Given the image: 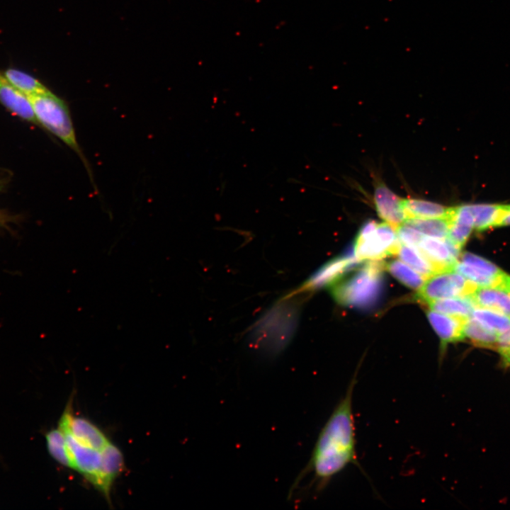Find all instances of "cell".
I'll return each mask as SVG.
<instances>
[{
	"label": "cell",
	"mask_w": 510,
	"mask_h": 510,
	"mask_svg": "<svg viewBox=\"0 0 510 510\" xmlns=\"http://www.w3.org/2000/svg\"><path fill=\"white\" fill-rule=\"evenodd\" d=\"M356 375L351 380L344 397L334 408L319 434L307 471L311 472L317 489L348 465L361 468L356 450L353 394Z\"/></svg>",
	"instance_id": "1"
},
{
	"label": "cell",
	"mask_w": 510,
	"mask_h": 510,
	"mask_svg": "<svg viewBox=\"0 0 510 510\" xmlns=\"http://www.w3.org/2000/svg\"><path fill=\"white\" fill-rule=\"evenodd\" d=\"M385 264L380 260H370L350 277L332 287V295L340 304L360 308L373 306L379 300L383 288L382 271Z\"/></svg>",
	"instance_id": "2"
},
{
	"label": "cell",
	"mask_w": 510,
	"mask_h": 510,
	"mask_svg": "<svg viewBox=\"0 0 510 510\" xmlns=\"http://www.w3.org/2000/svg\"><path fill=\"white\" fill-rule=\"evenodd\" d=\"M38 124L62 140L74 151L86 168L93 182V176L76 140L71 114L67 103L50 91L29 97Z\"/></svg>",
	"instance_id": "3"
},
{
	"label": "cell",
	"mask_w": 510,
	"mask_h": 510,
	"mask_svg": "<svg viewBox=\"0 0 510 510\" xmlns=\"http://www.w3.org/2000/svg\"><path fill=\"white\" fill-rule=\"evenodd\" d=\"M476 287L455 270H448L428 278L419 290L417 297L426 303L438 299L466 297Z\"/></svg>",
	"instance_id": "4"
},
{
	"label": "cell",
	"mask_w": 510,
	"mask_h": 510,
	"mask_svg": "<svg viewBox=\"0 0 510 510\" xmlns=\"http://www.w3.org/2000/svg\"><path fill=\"white\" fill-rule=\"evenodd\" d=\"M453 270L477 286L500 285L505 273L491 261L465 252L460 255Z\"/></svg>",
	"instance_id": "5"
},
{
	"label": "cell",
	"mask_w": 510,
	"mask_h": 510,
	"mask_svg": "<svg viewBox=\"0 0 510 510\" xmlns=\"http://www.w3.org/2000/svg\"><path fill=\"white\" fill-rule=\"evenodd\" d=\"M62 431L65 434L69 448L72 454L75 470L79 471L106 497L101 472V450L80 444L69 432L64 430Z\"/></svg>",
	"instance_id": "6"
},
{
	"label": "cell",
	"mask_w": 510,
	"mask_h": 510,
	"mask_svg": "<svg viewBox=\"0 0 510 510\" xmlns=\"http://www.w3.org/2000/svg\"><path fill=\"white\" fill-rule=\"evenodd\" d=\"M59 427L69 432L80 444L97 450H101L110 443L101 430L92 422L85 418L74 416L70 404L60 419Z\"/></svg>",
	"instance_id": "7"
},
{
	"label": "cell",
	"mask_w": 510,
	"mask_h": 510,
	"mask_svg": "<svg viewBox=\"0 0 510 510\" xmlns=\"http://www.w3.org/2000/svg\"><path fill=\"white\" fill-rule=\"evenodd\" d=\"M417 249L436 266L439 272L453 270L460 255V249L448 237L438 239L424 237Z\"/></svg>",
	"instance_id": "8"
},
{
	"label": "cell",
	"mask_w": 510,
	"mask_h": 510,
	"mask_svg": "<svg viewBox=\"0 0 510 510\" xmlns=\"http://www.w3.org/2000/svg\"><path fill=\"white\" fill-rule=\"evenodd\" d=\"M373 200L380 217L396 230L406 220L403 199L383 182L378 181L376 183Z\"/></svg>",
	"instance_id": "9"
},
{
	"label": "cell",
	"mask_w": 510,
	"mask_h": 510,
	"mask_svg": "<svg viewBox=\"0 0 510 510\" xmlns=\"http://www.w3.org/2000/svg\"><path fill=\"white\" fill-rule=\"evenodd\" d=\"M378 223L368 220L361 227L354 244L356 256L362 260H380L390 255L389 248L377 232Z\"/></svg>",
	"instance_id": "10"
},
{
	"label": "cell",
	"mask_w": 510,
	"mask_h": 510,
	"mask_svg": "<svg viewBox=\"0 0 510 510\" xmlns=\"http://www.w3.org/2000/svg\"><path fill=\"white\" fill-rule=\"evenodd\" d=\"M0 103L13 115L39 125L30 98L11 85L0 72Z\"/></svg>",
	"instance_id": "11"
},
{
	"label": "cell",
	"mask_w": 510,
	"mask_h": 510,
	"mask_svg": "<svg viewBox=\"0 0 510 510\" xmlns=\"http://www.w3.org/2000/svg\"><path fill=\"white\" fill-rule=\"evenodd\" d=\"M361 260L355 255L354 249H350L343 256L335 259L322 266L308 281L307 285L319 288L339 280L348 271L358 266Z\"/></svg>",
	"instance_id": "12"
},
{
	"label": "cell",
	"mask_w": 510,
	"mask_h": 510,
	"mask_svg": "<svg viewBox=\"0 0 510 510\" xmlns=\"http://www.w3.org/2000/svg\"><path fill=\"white\" fill-rule=\"evenodd\" d=\"M427 318L441 339V356L444 353L448 344L465 339L463 326L467 319L433 310L427 312Z\"/></svg>",
	"instance_id": "13"
},
{
	"label": "cell",
	"mask_w": 510,
	"mask_h": 510,
	"mask_svg": "<svg viewBox=\"0 0 510 510\" xmlns=\"http://www.w3.org/2000/svg\"><path fill=\"white\" fill-rule=\"evenodd\" d=\"M470 297L476 307L492 310L510 317V294L502 286H477Z\"/></svg>",
	"instance_id": "14"
},
{
	"label": "cell",
	"mask_w": 510,
	"mask_h": 510,
	"mask_svg": "<svg viewBox=\"0 0 510 510\" xmlns=\"http://www.w3.org/2000/svg\"><path fill=\"white\" fill-rule=\"evenodd\" d=\"M448 239L461 249L474 229V219L469 204L453 207Z\"/></svg>",
	"instance_id": "15"
},
{
	"label": "cell",
	"mask_w": 510,
	"mask_h": 510,
	"mask_svg": "<svg viewBox=\"0 0 510 510\" xmlns=\"http://www.w3.org/2000/svg\"><path fill=\"white\" fill-rule=\"evenodd\" d=\"M403 207L406 220L448 217L453 209V207L416 198L403 199Z\"/></svg>",
	"instance_id": "16"
},
{
	"label": "cell",
	"mask_w": 510,
	"mask_h": 510,
	"mask_svg": "<svg viewBox=\"0 0 510 510\" xmlns=\"http://www.w3.org/2000/svg\"><path fill=\"white\" fill-rule=\"evenodd\" d=\"M101 472L106 498L109 499L113 482L124 468L123 456L120 450L110 442L101 450Z\"/></svg>",
	"instance_id": "17"
},
{
	"label": "cell",
	"mask_w": 510,
	"mask_h": 510,
	"mask_svg": "<svg viewBox=\"0 0 510 510\" xmlns=\"http://www.w3.org/2000/svg\"><path fill=\"white\" fill-rule=\"evenodd\" d=\"M474 219V229L482 232L497 227L504 213V204L475 203L469 204Z\"/></svg>",
	"instance_id": "18"
},
{
	"label": "cell",
	"mask_w": 510,
	"mask_h": 510,
	"mask_svg": "<svg viewBox=\"0 0 510 510\" xmlns=\"http://www.w3.org/2000/svg\"><path fill=\"white\" fill-rule=\"evenodd\" d=\"M463 333L475 346L496 350L498 334L475 318L470 317L465 321Z\"/></svg>",
	"instance_id": "19"
},
{
	"label": "cell",
	"mask_w": 510,
	"mask_h": 510,
	"mask_svg": "<svg viewBox=\"0 0 510 510\" xmlns=\"http://www.w3.org/2000/svg\"><path fill=\"white\" fill-rule=\"evenodd\" d=\"M433 311L468 319L476 307L470 296L436 300L427 303Z\"/></svg>",
	"instance_id": "20"
},
{
	"label": "cell",
	"mask_w": 510,
	"mask_h": 510,
	"mask_svg": "<svg viewBox=\"0 0 510 510\" xmlns=\"http://www.w3.org/2000/svg\"><path fill=\"white\" fill-rule=\"evenodd\" d=\"M47 446L51 456L61 465L75 470V464L64 431L58 429L47 433Z\"/></svg>",
	"instance_id": "21"
},
{
	"label": "cell",
	"mask_w": 510,
	"mask_h": 510,
	"mask_svg": "<svg viewBox=\"0 0 510 510\" xmlns=\"http://www.w3.org/2000/svg\"><path fill=\"white\" fill-rule=\"evenodd\" d=\"M1 73L11 85L28 97L50 91L38 79L23 71L8 68Z\"/></svg>",
	"instance_id": "22"
},
{
	"label": "cell",
	"mask_w": 510,
	"mask_h": 510,
	"mask_svg": "<svg viewBox=\"0 0 510 510\" xmlns=\"http://www.w3.org/2000/svg\"><path fill=\"white\" fill-rule=\"evenodd\" d=\"M395 255L426 278L439 273L436 266L416 247L400 243Z\"/></svg>",
	"instance_id": "23"
},
{
	"label": "cell",
	"mask_w": 510,
	"mask_h": 510,
	"mask_svg": "<svg viewBox=\"0 0 510 510\" xmlns=\"http://www.w3.org/2000/svg\"><path fill=\"white\" fill-rule=\"evenodd\" d=\"M404 224L429 237L446 239L448 236L450 222L449 216L441 218L407 219Z\"/></svg>",
	"instance_id": "24"
},
{
	"label": "cell",
	"mask_w": 510,
	"mask_h": 510,
	"mask_svg": "<svg viewBox=\"0 0 510 510\" xmlns=\"http://www.w3.org/2000/svg\"><path fill=\"white\" fill-rule=\"evenodd\" d=\"M385 268L399 281L412 289L419 290L427 279L399 260L388 262Z\"/></svg>",
	"instance_id": "25"
},
{
	"label": "cell",
	"mask_w": 510,
	"mask_h": 510,
	"mask_svg": "<svg viewBox=\"0 0 510 510\" xmlns=\"http://www.w3.org/2000/svg\"><path fill=\"white\" fill-rule=\"evenodd\" d=\"M471 317L498 334L510 327V317L492 310L475 307Z\"/></svg>",
	"instance_id": "26"
},
{
	"label": "cell",
	"mask_w": 510,
	"mask_h": 510,
	"mask_svg": "<svg viewBox=\"0 0 510 510\" xmlns=\"http://www.w3.org/2000/svg\"><path fill=\"white\" fill-rule=\"evenodd\" d=\"M500 357V364L504 369L510 368V327L498 334L496 350Z\"/></svg>",
	"instance_id": "27"
},
{
	"label": "cell",
	"mask_w": 510,
	"mask_h": 510,
	"mask_svg": "<svg viewBox=\"0 0 510 510\" xmlns=\"http://www.w3.org/2000/svg\"><path fill=\"white\" fill-rule=\"evenodd\" d=\"M396 232L400 243L416 248L424 237V234L405 224L399 226Z\"/></svg>",
	"instance_id": "28"
},
{
	"label": "cell",
	"mask_w": 510,
	"mask_h": 510,
	"mask_svg": "<svg viewBox=\"0 0 510 510\" xmlns=\"http://www.w3.org/2000/svg\"><path fill=\"white\" fill-rule=\"evenodd\" d=\"M510 225V205H504V213L497 227Z\"/></svg>",
	"instance_id": "29"
},
{
	"label": "cell",
	"mask_w": 510,
	"mask_h": 510,
	"mask_svg": "<svg viewBox=\"0 0 510 510\" xmlns=\"http://www.w3.org/2000/svg\"><path fill=\"white\" fill-rule=\"evenodd\" d=\"M13 216L8 214L4 210H0V227L6 228L9 222H12Z\"/></svg>",
	"instance_id": "30"
},
{
	"label": "cell",
	"mask_w": 510,
	"mask_h": 510,
	"mask_svg": "<svg viewBox=\"0 0 510 510\" xmlns=\"http://www.w3.org/2000/svg\"><path fill=\"white\" fill-rule=\"evenodd\" d=\"M499 286L504 288L510 294V276L505 273Z\"/></svg>",
	"instance_id": "31"
}]
</instances>
